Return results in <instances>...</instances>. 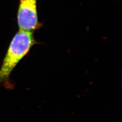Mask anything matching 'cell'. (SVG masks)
Segmentation results:
<instances>
[{
	"label": "cell",
	"mask_w": 122,
	"mask_h": 122,
	"mask_svg": "<svg viewBox=\"0 0 122 122\" xmlns=\"http://www.w3.org/2000/svg\"><path fill=\"white\" fill-rule=\"evenodd\" d=\"M33 33L19 30L14 35L0 68V85L8 81L14 68L37 44Z\"/></svg>",
	"instance_id": "cell-1"
},
{
	"label": "cell",
	"mask_w": 122,
	"mask_h": 122,
	"mask_svg": "<svg viewBox=\"0 0 122 122\" xmlns=\"http://www.w3.org/2000/svg\"><path fill=\"white\" fill-rule=\"evenodd\" d=\"M37 1V0H20L17 13L20 30L34 32L41 27V25L38 20Z\"/></svg>",
	"instance_id": "cell-2"
}]
</instances>
